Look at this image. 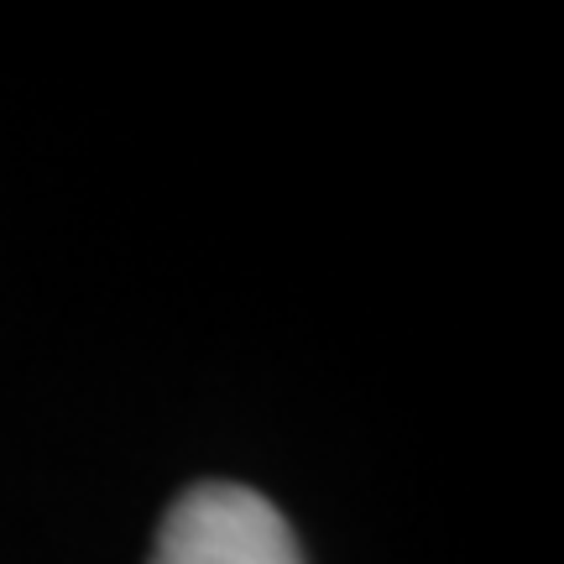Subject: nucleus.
I'll list each match as a JSON object with an SVG mask.
<instances>
[{"label":"nucleus","instance_id":"f257e3e1","mask_svg":"<svg viewBox=\"0 0 564 564\" xmlns=\"http://www.w3.org/2000/svg\"><path fill=\"white\" fill-rule=\"evenodd\" d=\"M152 564H303V554L262 491L199 481L162 518Z\"/></svg>","mask_w":564,"mask_h":564}]
</instances>
